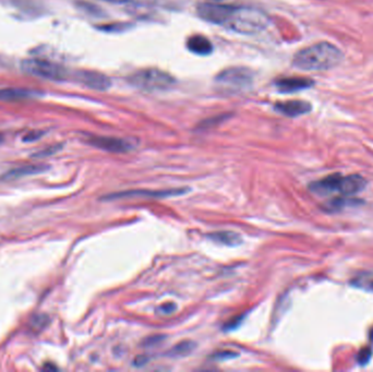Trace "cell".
Masks as SVG:
<instances>
[{
	"instance_id": "1",
	"label": "cell",
	"mask_w": 373,
	"mask_h": 372,
	"mask_svg": "<svg viewBox=\"0 0 373 372\" xmlns=\"http://www.w3.org/2000/svg\"><path fill=\"white\" fill-rule=\"evenodd\" d=\"M198 15L205 21L242 34L259 33L269 23V19L260 10L214 3L199 5Z\"/></svg>"
},
{
	"instance_id": "2",
	"label": "cell",
	"mask_w": 373,
	"mask_h": 372,
	"mask_svg": "<svg viewBox=\"0 0 373 372\" xmlns=\"http://www.w3.org/2000/svg\"><path fill=\"white\" fill-rule=\"evenodd\" d=\"M344 54L335 45L327 42L302 48L293 59V65L306 71H325L338 66Z\"/></svg>"
},
{
	"instance_id": "3",
	"label": "cell",
	"mask_w": 373,
	"mask_h": 372,
	"mask_svg": "<svg viewBox=\"0 0 373 372\" xmlns=\"http://www.w3.org/2000/svg\"><path fill=\"white\" fill-rule=\"evenodd\" d=\"M365 179L360 175L343 176L340 173H333L320 180L312 182L310 190L321 196L339 194L340 196H353L359 194L365 187Z\"/></svg>"
},
{
	"instance_id": "4",
	"label": "cell",
	"mask_w": 373,
	"mask_h": 372,
	"mask_svg": "<svg viewBox=\"0 0 373 372\" xmlns=\"http://www.w3.org/2000/svg\"><path fill=\"white\" fill-rule=\"evenodd\" d=\"M217 88L227 94H236L251 88L253 77L247 68L235 67L222 71L216 77Z\"/></svg>"
},
{
	"instance_id": "5",
	"label": "cell",
	"mask_w": 373,
	"mask_h": 372,
	"mask_svg": "<svg viewBox=\"0 0 373 372\" xmlns=\"http://www.w3.org/2000/svg\"><path fill=\"white\" fill-rule=\"evenodd\" d=\"M129 82L134 88L144 91H160L170 88L175 83L169 73L158 69H144L129 77Z\"/></svg>"
},
{
	"instance_id": "6",
	"label": "cell",
	"mask_w": 373,
	"mask_h": 372,
	"mask_svg": "<svg viewBox=\"0 0 373 372\" xmlns=\"http://www.w3.org/2000/svg\"><path fill=\"white\" fill-rule=\"evenodd\" d=\"M21 68L24 72L31 76L53 80V81H61L67 77V70L64 67L45 59H26L22 61Z\"/></svg>"
},
{
	"instance_id": "7",
	"label": "cell",
	"mask_w": 373,
	"mask_h": 372,
	"mask_svg": "<svg viewBox=\"0 0 373 372\" xmlns=\"http://www.w3.org/2000/svg\"><path fill=\"white\" fill-rule=\"evenodd\" d=\"M88 142L93 146L111 153H126L132 148V144L128 141L113 136L93 135L88 139Z\"/></svg>"
},
{
	"instance_id": "8",
	"label": "cell",
	"mask_w": 373,
	"mask_h": 372,
	"mask_svg": "<svg viewBox=\"0 0 373 372\" xmlns=\"http://www.w3.org/2000/svg\"><path fill=\"white\" fill-rule=\"evenodd\" d=\"M77 80L93 90L105 91L110 88V79L103 73L96 71H80L77 73Z\"/></svg>"
},
{
	"instance_id": "9",
	"label": "cell",
	"mask_w": 373,
	"mask_h": 372,
	"mask_svg": "<svg viewBox=\"0 0 373 372\" xmlns=\"http://www.w3.org/2000/svg\"><path fill=\"white\" fill-rule=\"evenodd\" d=\"M275 109L287 117H298L310 113L312 107L306 101H286L275 104Z\"/></svg>"
},
{
	"instance_id": "10",
	"label": "cell",
	"mask_w": 373,
	"mask_h": 372,
	"mask_svg": "<svg viewBox=\"0 0 373 372\" xmlns=\"http://www.w3.org/2000/svg\"><path fill=\"white\" fill-rule=\"evenodd\" d=\"M275 85L279 92L294 93V92L310 89L311 86L314 85V82L311 81L310 79H306V78L291 77V78H283V79L277 80Z\"/></svg>"
},
{
	"instance_id": "11",
	"label": "cell",
	"mask_w": 373,
	"mask_h": 372,
	"mask_svg": "<svg viewBox=\"0 0 373 372\" xmlns=\"http://www.w3.org/2000/svg\"><path fill=\"white\" fill-rule=\"evenodd\" d=\"M186 47H188L191 53L196 55H210L213 52V45L207 37L202 35H195L191 36L186 41Z\"/></svg>"
},
{
	"instance_id": "12",
	"label": "cell",
	"mask_w": 373,
	"mask_h": 372,
	"mask_svg": "<svg viewBox=\"0 0 373 372\" xmlns=\"http://www.w3.org/2000/svg\"><path fill=\"white\" fill-rule=\"evenodd\" d=\"M36 93L22 89H2L0 90V101L19 102L35 97Z\"/></svg>"
},
{
	"instance_id": "13",
	"label": "cell",
	"mask_w": 373,
	"mask_h": 372,
	"mask_svg": "<svg viewBox=\"0 0 373 372\" xmlns=\"http://www.w3.org/2000/svg\"><path fill=\"white\" fill-rule=\"evenodd\" d=\"M45 169V167L43 165H26L18 167V168H14L6 172L3 176V179L5 180H14L17 178H21L28 175H33V173L41 172Z\"/></svg>"
},
{
	"instance_id": "14",
	"label": "cell",
	"mask_w": 373,
	"mask_h": 372,
	"mask_svg": "<svg viewBox=\"0 0 373 372\" xmlns=\"http://www.w3.org/2000/svg\"><path fill=\"white\" fill-rule=\"evenodd\" d=\"M185 190L183 189H170V190H163V191H130V192H122V194H115V195H110L109 198L114 197V199L116 198H121V197H126V196H145V195H150L151 197L155 198H167V197H173V196H179L184 194Z\"/></svg>"
},
{
	"instance_id": "15",
	"label": "cell",
	"mask_w": 373,
	"mask_h": 372,
	"mask_svg": "<svg viewBox=\"0 0 373 372\" xmlns=\"http://www.w3.org/2000/svg\"><path fill=\"white\" fill-rule=\"evenodd\" d=\"M208 237L216 241V243L226 246H237L241 243V238L239 235L233 232H217L209 235Z\"/></svg>"
},
{
	"instance_id": "16",
	"label": "cell",
	"mask_w": 373,
	"mask_h": 372,
	"mask_svg": "<svg viewBox=\"0 0 373 372\" xmlns=\"http://www.w3.org/2000/svg\"><path fill=\"white\" fill-rule=\"evenodd\" d=\"M194 348H195L194 342H191V340H183V342L179 343L173 347L168 354L170 357H182L190 354Z\"/></svg>"
},
{
	"instance_id": "17",
	"label": "cell",
	"mask_w": 373,
	"mask_h": 372,
	"mask_svg": "<svg viewBox=\"0 0 373 372\" xmlns=\"http://www.w3.org/2000/svg\"><path fill=\"white\" fill-rule=\"evenodd\" d=\"M356 286L363 287L365 289H373V274L364 273L363 275H359L355 280Z\"/></svg>"
},
{
	"instance_id": "18",
	"label": "cell",
	"mask_w": 373,
	"mask_h": 372,
	"mask_svg": "<svg viewBox=\"0 0 373 372\" xmlns=\"http://www.w3.org/2000/svg\"><path fill=\"white\" fill-rule=\"evenodd\" d=\"M237 356H238L237 352L232 350H222L213 354V358L216 359V360H226V359H232Z\"/></svg>"
},
{
	"instance_id": "19",
	"label": "cell",
	"mask_w": 373,
	"mask_h": 372,
	"mask_svg": "<svg viewBox=\"0 0 373 372\" xmlns=\"http://www.w3.org/2000/svg\"><path fill=\"white\" fill-rule=\"evenodd\" d=\"M242 319H244V315H238V317H236L229 321L224 327H225V330H234V328H236L241 323Z\"/></svg>"
},
{
	"instance_id": "20",
	"label": "cell",
	"mask_w": 373,
	"mask_h": 372,
	"mask_svg": "<svg viewBox=\"0 0 373 372\" xmlns=\"http://www.w3.org/2000/svg\"><path fill=\"white\" fill-rule=\"evenodd\" d=\"M371 357V350L370 349H366L364 348L363 350H361L359 352V356H358V360L359 362L361 363H364L369 360V358Z\"/></svg>"
},
{
	"instance_id": "21",
	"label": "cell",
	"mask_w": 373,
	"mask_h": 372,
	"mask_svg": "<svg viewBox=\"0 0 373 372\" xmlns=\"http://www.w3.org/2000/svg\"><path fill=\"white\" fill-rule=\"evenodd\" d=\"M175 309H176V305L172 302L165 303V305L160 307V310L163 313H171L172 311H175Z\"/></svg>"
},
{
	"instance_id": "22",
	"label": "cell",
	"mask_w": 373,
	"mask_h": 372,
	"mask_svg": "<svg viewBox=\"0 0 373 372\" xmlns=\"http://www.w3.org/2000/svg\"><path fill=\"white\" fill-rule=\"evenodd\" d=\"M42 135V132L41 131H32L28 133L26 136H24V141H34V140H37L40 138V136Z\"/></svg>"
},
{
	"instance_id": "23",
	"label": "cell",
	"mask_w": 373,
	"mask_h": 372,
	"mask_svg": "<svg viewBox=\"0 0 373 372\" xmlns=\"http://www.w3.org/2000/svg\"><path fill=\"white\" fill-rule=\"evenodd\" d=\"M58 146H53V147H49V148H47V150L46 151H42L41 153H39L40 155H36V156H47V155H51V154H53V153H55L56 151H57L58 150Z\"/></svg>"
},
{
	"instance_id": "24",
	"label": "cell",
	"mask_w": 373,
	"mask_h": 372,
	"mask_svg": "<svg viewBox=\"0 0 373 372\" xmlns=\"http://www.w3.org/2000/svg\"><path fill=\"white\" fill-rule=\"evenodd\" d=\"M161 339H163V336H153L152 338H147L146 343L148 345H151V344H154L155 342H159V340H161Z\"/></svg>"
},
{
	"instance_id": "25",
	"label": "cell",
	"mask_w": 373,
	"mask_h": 372,
	"mask_svg": "<svg viewBox=\"0 0 373 372\" xmlns=\"http://www.w3.org/2000/svg\"><path fill=\"white\" fill-rule=\"evenodd\" d=\"M107 2H110V3H117V4H126V3L132 2V0H107Z\"/></svg>"
},
{
	"instance_id": "26",
	"label": "cell",
	"mask_w": 373,
	"mask_h": 372,
	"mask_svg": "<svg viewBox=\"0 0 373 372\" xmlns=\"http://www.w3.org/2000/svg\"><path fill=\"white\" fill-rule=\"evenodd\" d=\"M211 2H222V0H211Z\"/></svg>"
}]
</instances>
